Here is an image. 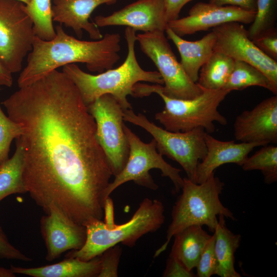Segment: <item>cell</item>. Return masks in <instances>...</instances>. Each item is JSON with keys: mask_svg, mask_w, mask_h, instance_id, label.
I'll return each instance as SVG.
<instances>
[{"mask_svg": "<svg viewBox=\"0 0 277 277\" xmlns=\"http://www.w3.org/2000/svg\"><path fill=\"white\" fill-rule=\"evenodd\" d=\"M2 104L22 129L24 182L36 204L85 226L102 220L113 173L80 92L54 70Z\"/></svg>", "mask_w": 277, "mask_h": 277, "instance_id": "obj_1", "label": "cell"}, {"mask_svg": "<svg viewBox=\"0 0 277 277\" xmlns=\"http://www.w3.org/2000/svg\"><path fill=\"white\" fill-rule=\"evenodd\" d=\"M98 27L125 26L143 32H165L168 22L163 0H137L108 16L95 17Z\"/></svg>", "mask_w": 277, "mask_h": 277, "instance_id": "obj_15", "label": "cell"}, {"mask_svg": "<svg viewBox=\"0 0 277 277\" xmlns=\"http://www.w3.org/2000/svg\"><path fill=\"white\" fill-rule=\"evenodd\" d=\"M123 128L128 141L129 155L123 170L109 184L105 191L106 199L117 187L129 181L151 190L157 189L159 187L149 173L152 169H160L162 176L169 178L175 191L179 192L183 185V178L180 174L181 170L164 160L157 150L154 140L144 143L125 124Z\"/></svg>", "mask_w": 277, "mask_h": 277, "instance_id": "obj_8", "label": "cell"}, {"mask_svg": "<svg viewBox=\"0 0 277 277\" xmlns=\"http://www.w3.org/2000/svg\"><path fill=\"white\" fill-rule=\"evenodd\" d=\"M215 236L213 234L207 242L201 255L197 269L196 276L210 277L216 274L219 266L218 260L215 251Z\"/></svg>", "mask_w": 277, "mask_h": 277, "instance_id": "obj_30", "label": "cell"}, {"mask_svg": "<svg viewBox=\"0 0 277 277\" xmlns=\"http://www.w3.org/2000/svg\"><path fill=\"white\" fill-rule=\"evenodd\" d=\"M100 256L89 261L66 257L51 265L33 268L11 265L10 269L15 274L33 277H95L98 276L100 270Z\"/></svg>", "mask_w": 277, "mask_h": 277, "instance_id": "obj_20", "label": "cell"}, {"mask_svg": "<svg viewBox=\"0 0 277 277\" xmlns=\"http://www.w3.org/2000/svg\"><path fill=\"white\" fill-rule=\"evenodd\" d=\"M218 217V223L214 231L215 251L219 262L215 275L221 277H241L234 268V254L240 246L241 235L233 233L227 228L223 215Z\"/></svg>", "mask_w": 277, "mask_h": 277, "instance_id": "obj_22", "label": "cell"}, {"mask_svg": "<svg viewBox=\"0 0 277 277\" xmlns=\"http://www.w3.org/2000/svg\"><path fill=\"white\" fill-rule=\"evenodd\" d=\"M164 277H195L192 271L189 270L176 258L169 255L167 260Z\"/></svg>", "mask_w": 277, "mask_h": 277, "instance_id": "obj_34", "label": "cell"}, {"mask_svg": "<svg viewBox=\"0 0 277 277\" xmlns=\"http://www.w3.org/2000/svg\"><path fill=\"white\" fill-rule=\"evenodd\" d=\"M164 211L161 201L145 198L131 219L123 224L93 220L85 226L86 239L84 245L80 249L69 252L66 256L89 261L119 243L133 247L142 236L161 227L165 220Z\"/></svg>", "mask_w": 277, "mask_h": 277, "instance_id": "obj_4", "label": "cell"}, {"mask_svg": "<svg viewBox=\"0 0 277 277\" xmlns=\"http://www.w3.org/2000/svg\"><path fill=\"white\" fill-rule=\"evenodd\" d=\"M250 86L266 88L274 95L275 90L268 78L253 66L240 61H234L233 70L223 89L230 90H242Z\"/></svg>", "mask_w": 277, "mask_h": 277, "instance_id": "obj_25", "label": "cell"}, {"mask_svg": "<svg viewBox=\"0 0 277 277\" xmlns=\"http://www.w3.org/2000/svg\"><path fill=\"white\" fill-rule=\"evenodd\" d=\"M234 60L228 55L213 51L200 70L197 83L209 90L223 89L234 67Z\"/></svg>", "mask_w": 277, "mask_h": 277, "instance_id": "obj_23", "label": "cell"}, {"mask_svg": "<svg viewBox=\"0 0 277 277\" xmlns=\"http://www.w3.org/2000/svg\"><path fill=\"white\" fill-rule=\"evenodd\" d=\"M276 16L277 0H256L255 17L247 30L250 39L275 28Z\"/></svg>", "mask_w": 277, "mask_h": 277, "instance_id": "obj_28", "label": "cell"}, {"mask_svg": "<svg viewBox=\"0 0 277 277\" xmlns=\"http://www.w3.org/2000/svg\"><path fill=\"white\" fill-rule=\"evenodd\" d=\"M21 125L6 116L0 106V165L9 159L10 145L21 136Z\"/></svg>", "mask_w": 277, "mask_h": 277, "instance_id": "obj_29", "label": "cell"}, {"mask_svg": "<svg viewBox=\"0 0 277 277\" xmlns=\"http://www.w3.org/2000/svg\"><path fill=\"white\" fill-rule=\"evenodd\" d=\"M122 248L117 245L106 250L100 256V270L97 277H117L122 254Z\"/></svg>", "mask_w": 277, "mask_h": 277, "instance_id": "obj_31", "label": "cell"}, {"mask_svg": "<svg viewBox=\"0 0 277 277\" xmlns=\"http://www.w3.org/2000/svg\"><path fill=\"white\" fill-rule=\"evenodd\" d=\"M51 1L30 0L25 6V10L33 22L35 36L43 40H51L56 35Z\"/></svg>", "mask_w": 277, "mask_h": 277, "instance_id": "obj_26", "label": "cell"}, {"mask_svg": "<svg viewBox=\"0 0 277 277\" xmlns=\"http://www.w3.org/2000/svg\"><path fill=\"white\" fill-rule=\"evenodd\" d=\"M23 150L19 140L10 159L0 165V202L13 194L27 193L23 177Z\"/></svg>", "mask_w": 277, "mask_h": 277, "instance_id": "obj_24", "label": "cell"}, {"mask_svg": "<svg viewBox=\"0 0 277 277\" xmlns=\"http://www.w3.org/2000/svg\"><path fill=\"white\" fill-rule=\"evenodd\" d=\"M12 84V73L5 67L0 60V86L10 87Z\"/></svg>", "mask_w": 277, "mask_h": 277, "instance_id": "obj_37", "label": "cell"}, {"mask_svg": "<svg viewBox=\"0 0 277 277\" xmlns=\"http://www.w3.org/2000/svg\"><path fill=\"white\" fill-rule=\"evenodd\" d=\"M40 227L48 261L57 259L68 250L80 249L86 241V227L55 209H51L41 217Z\"/></svg>", "mask_w": 277, "mask_h": 277, "instance_id": "obj_16", "label": "cell"}, {"mask_svg": "<svg viewBox=\"0 0 277 277\" xmlns=\"http://www.w3.org/2000/svg\"><path fill=\"white\" fill-rule=\"evenodd\" d=\"M18 1H21L22 2H23L25 5H27V4H29V3L30 1V0H18Z\"/></svg>", "mask_w": 277, "mask_h": 277, "instance_id": "obj_39", "label": "cell"}, {"mask_svg": "<svg viewBox=\"0 0 277 277\" xmlns=\"http://www.w3.org/2000/svg\"><path fill=\"white\" fill-rule=\"evenodd\" d=\"M211 235L202 226H189L175 234L169 255L179 260L189 270L196 268L202 252Z\"/></svg>", "mask_w": 277, "mask_h": 277, "instance_id": "obj_21", "label": "cell"}, {"mask_svg": "<svg viewBox=\"0 0 277 277\" xmlns=\"http://www.w3.org/2000/svg\"><path fill=\"white\" fill-rule=\"evenodd\" d=\"M265 54L277 61V30L273 28L251 39Z\"/></svg>", "mask_w": 277, "mask_h": 277, "instance_id": "obj_32", "label": "cell"}, {"mask_svg": "<svg viewBox=\"0 0 277 277\" xmlns=\"http://www.w3.org/2000/svg\"><path fill=\"white\" fill-rule=\"evenodd\" d=\"M55 29L56 35L51 40L35 36L26 66L17 79L19 88L68 64H85L89 71L100 73L111 69L120 58L118 33H106L100 39L87 41L68 34L62 24L57 25Z\"/></svg>", "mask_w": 277, "mask_h": 277, "instance_id": "obj_2", "label": "cell"}, {"mask_svg": "<svg viewBox=\"0 0 277 277\" xmlns=\"http://www.w3.org/2000/svg\"><path fill=\"white\" fill-rule=\"evenodd\" d=\"M135 32L131 28H125L128 53L123 63L116 68H111L94 75L84 71L75 64L63 67L62 72L77 87L86 106L101 95L109 94L116 100L124 111L132 109L127 96L132 95L135 84L144 81L164 84L158 71L145 70L139 65L135 52Z\"/></svg>", "mask_w": 277, "mask_h": 277, "instance_id": "obj_3", "label": "cell"}, {"mask_svg": "<svg viewBox=\"0 0 277 277\" xmlns=\"http://www.w3.org/2000/svg\"><path fill=\"white\" fill-rule=\"evenodd\" d=\"M236 140L259 143L264 145L277 143V95L266 98L250 110L238 115L233 124Z\"/></svg>", "mask_w": 277, "mask_h": 277, "instance_id": "obj_14", "label": "cell"}, {"mask_svg": "<svg viewBox=\"0 0 277 277\" xmlns=\"http://www.w3.org/2000/svg\"><path fill=\"white\" fill-rule=\"evenodd\" d=\"M165 10L166 18L169 22L179 18L180 13L182 8L188 2L192 0H163Z\"/></svg>", "mask_w": 277, "mask_h": 277, "instance_id": "obj_35", "label": "cell"}, {"mask_svg": "<svg viewBox=\"0 0 277 277\" xmlns=\"http://www.w3.org/2000/svg\"><path fill=\"white\" fill-rule=\"evenodd\" d=\"M162 85H149L137 83L133 88L132 96H148L156 93L164 102L162 111L155 114V118L166 130L172 132H186L202 127L208 133L215 131L214 122L222 125L227 124V118L219 111L218 107L231 91L222 89L209 90L203 88L199 96L189 100L169 97L161 91Z\"/></svg>", "mask_w": 277, "mask_h": 277, "instance_id": "obj_5", "label": "cell"}, {"mask_svg": "<svg viewBox=\"0 0 277 277\" xmlns=\"http://www.w3.org/2000/svg\"><path fill=\"white\" fill-rule=\"evenodd\" d=\"M96 125V137L109 163L113 175L125 167L129 153L128 141L123 128V112L109 94H105L87 106Z\"/></svg>", "mask_w": 277, "mask_h": 277, "instance_id": "obj_11", "label": "cell"}, {"mask_svg": "<svg viewBox=\"0 0 277 277\" xmlns=\"http://www.w3.org/2000/svg\"><path fill=\"white\" fill-rule=\"evenodd\" d=\"M255 13L235 6L198 2L191 8L188 16L169 22L167 27L182 37L228 22L251 24Z\"/></svg>", "mask_w": 277, "mask_h": 277, "instance_id": "obj_13", "label": "cell"}, {"mask_svg": "<svg viewBox=\"0 0 277 277\" xmlns=\"http://www.w3.org/2000/svg\"><path fill=\"white\" fill-rule=\"evenodd\" d=\"M245 171L260 170L264 182L271 184L277 181V147L264 145L250 157H248L241 166Z\"/></svg>", "mask_w": 277, "mask_h": 277, "instance_id": "obj_27", "label": "cell"}, {"mask_svg": "<svg viewBox=\"0 0 277 277\" xmlns=\"http://www.w3.org/2000/svg\"><path fill=\"white\" fill-rule=\"evenodd\" d=\"M205 140L207 152L197 167L195 183L198 184L205 182L221 165L233 163L241 166L254 148L264 146L259 143L222 141L208 133Z\"/></svg>", "mask_w": 277, "mask_h": 277, "instance_id": "obj_17", "label": "cell"}, {"mask_svg": "<svg viewBox=\"0 0 277 277\" xmlns=\"http://www.w3.org/2000/svg\"><path fill=\"white\" fill-rule=\"evenodd\" d=\"M212 31L216 36L213 51L258 68L277 91V61L265 54L253 43L241 23H226L213 28Z\"/></svg>", "mask_w": 277, "mask_h": 277, "instance_id": "obj_12", "label": "cell"}, {"mask_svg": "<svg viewBox=\"0 0 277 277\" xmlns=\"http://www.w3.org/2000/svg\"><path fill=\"white\" fill-rule=\"evenodd\" d=\"M167 37L176 47L181 56L180 64L189 77L194 83L199 78L202 66L213 52L216 36L212 31L195 41L185 40L167 27Z\"/></svg>", "mask_w": 277, "mask_h": 277, "instance_id": "obj_19", "label": "cell"}, {"mask_svg": "<svg viewBox=\"0 0 277 277\" xmlns=\"http://www.w3.org/2000/svg\"><path fill=\"white\" fill-rule=\"evenodd\" d=\"M142 51L157 67L163 80L162 92L173 98H194L203 91V88L193 82L185 72L175 56L164 34L154 31L136 35Z\"/></svg>", "mask_w": 277, "mask_h": 277, "instance_id": "obj_9", "label": "cell"}, {"mask_svg": "<svg viewBox=\"0 0 277 277\" xmlns=\"http://www.w3.org/2000/svg\"><path fill=\"white\" fill-rule=\"evenodd\" d=\"M25 6L18 0H0V60L12 73L22 71L35 36Z\"/></svg>", "mask_w": 277, "mask_h": 277, "instance_id": "obj_10", "label": "cell"}, {"mask_svg": "<svg viewBox=\"0 0 277 277\" xmlns=\"http://www.w3.org/2000/svg\"><path fill=\"white\" fill-rule=\"evenodd\" d=\"M209 3L221 6H235L251 12H255L256 9V0H210Z\"/></svg>", "mask_w": 277, "mask_h": 277, "instance_id": "obj_36", "label": "cell"}, {"mask_svg": "<svg viewBox=\"0 0 277 277\" xmlns=\"http://www.w3.org/2000/svg\"><path fill=\"white\" fill-rule=\"evenodd\" d=\"M123 119L149 133L158 152L178 163L187 178L195 183L197 165L207 152L205 140L207 132L204 128L198 127L186 132L168 131L150 122L143 114H135L132 109L124 111Z\"/></svg>", "mask_w": 277, "mask_h": 277, "instance_id": "obj_7", "label": "cell"}, {"mask_svg": "<svg viewBox=\"0 0 277 277\" xmlns=\"http://www.w3.org/2000/svg\"><path fill=\"white\" fill-rule=\"evenodd\" d=\"M15 274L11 269L0 267V277H14Z\"/></svg>", "mask_w": 277, "mask_h": 277, "instance_id": "obj_38", "label": "cell"}, {"mask_svg": "<svg viewBox=\"0 0 277 277\" xmlns=\"http://www.w3.org/2000/svg\"><path fill=\"white\" fill-rule=\"evenodd\" d=\"M53 21L71 28L82 38L83 30L94 40L103 37L98 27L89 19L93 11L102 4L111 5L117 0H52Z\"/></svg>", "mask_w": 277, "mask_h": 277, "instance_id": "obj_18", "label": "cell"}, {"mask_svg": "<svg viewBox=\"0 0 277 277\" xmlns=\"http://www.w3.org/2000/svg\"><path fill=\"white\" fill-rule=\"evenodd\" d=\"M224 185V182L215 176L214 173L200 184L187 177L183 178L182 193L172 209L171 221L167 230L166 240L156 250L154 258L166 250L175 234L189 226L205 225L209 231L213 233L219 215L236 221L233 212L220 199Z\"/></svg>", "mask_w": 277, "mask_h": 277, "instance_id": "obj_6", "label": "cell"}, {"mask_svg": "<svg viewBox=\"0 0 277 277\" xmlns=\"http://www.w3.org/2000/svg\"><path fill=\"white\" fill-rule=\"evenodd\" d=\"M0 259L18 260L25 262L31 259L15 247L9 242L8 237L0 225Z\"/></svg>", "mask_w": 277, "mask_h": 277, "instance_id": "obj_33", "label": "cell"}]
</instances>
